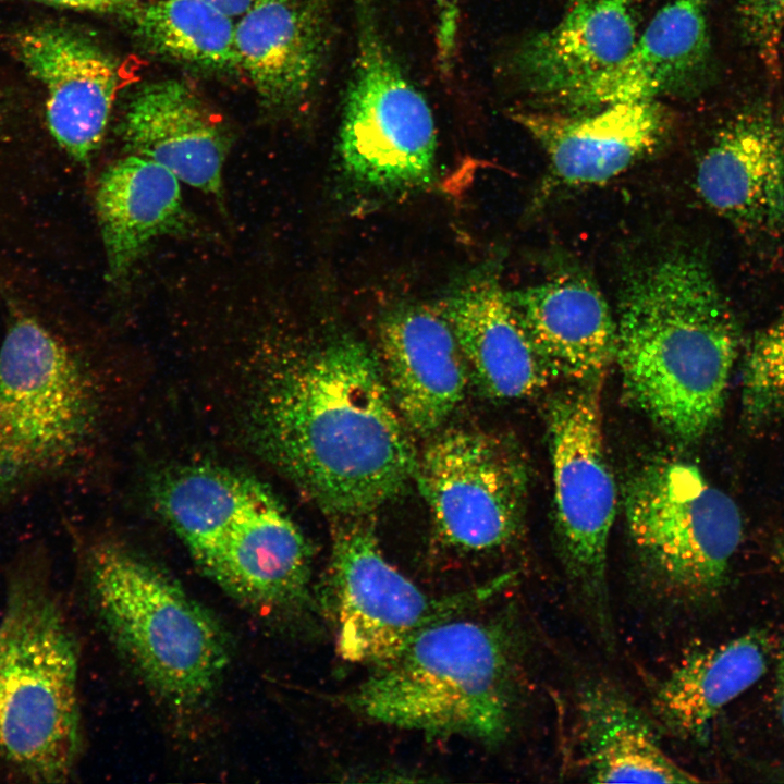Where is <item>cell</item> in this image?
I'll list each match as a JSON object with an SVG mask.
<instances>
[{
  "instance_id": "obj_1",
  "label": "cell",
  "mask_w": 784,
  "mask_h": 784,
  "mask_svg": "<svg viewBox=\"0 0 784 784\" xmlns=\"http://www.w3.org/2000/svg\"><path fill=\"white\" fill-rule=\"evenodd\" d=\"M243 383L254 449L324 512L367 514L414 478L418 456L363 342L341 336L278 356Z\"/></svg>"
},
{
  "instance_id": "obj_2",
  "label": "cell",
  "mask_w": 784,
  "mask_h": 784,
  "mask_svg": "<svg viewBox=\"0 0 784 784\" xmlns=\"http://www.w3.org/2000/svg\"><path fill=\"white\" fill-rule=\"evenodd\" d=\"M739 340L730 304L693 254L659 258L624 289L615 354L624 384L683 442L702 439L720 419Z\"/></svg>"
},
{
  "instance_id": "obj_3",
  "label": "cell",
  "mask_w": 784,
  "mask_h": 784,
  "mask_svg": "<svg viewBox=\"0 0 784 784\" xmlns=\"http://www.w3.org/2000/svg\"><path fill=\"white\" fill-rule=\"evenodd\" d=\"M78 664L44 568H19L0 616V781L70 780L83 743Z\"/></svg>"
},
{
  "instance_id": "obj_4",
  "label": "cell",
  "mask_w": 784,
  "mask_h": 784,
  "mask_svg": "<svg viewBox=\"0 0 784 784\" xmlns=\"http://www.w3.org/2000/svg\"><path fill=\"white\" fill-rule=\"evenodd\" d=\"M456 617L419 633L344 697L358 714L432 736L498 744L516 710L513 645L499 625Z\"/></svg>"
},
{
  "instance_id": "obj_5",
  "label": "cell",
  "mask_w": 784,
  "mask_h": 784,
  "mask_svg": "<svg viewBox=\"0 0 784 784\" xmlns=\"http://www.w3.org/2000/svg\"><path fill=\"white\" fill-rule=\"evenodd\" d=\"M85 575L106 630L148 684L175 709L201 706L229 662L226 638L215 617L122 544H93Z\"/></svg>"
},
{
  "instance_id": "obj_6",
  "label": "cell",
  "mask_w": 784,
  "mask_h": 784,
  "mask_svg": "<svg viewBox=\"0 0 784 784\" xmlns=\"http://www.w3.org/2000/svg\"><path fill=\"white\" fill-rule=\"evenodd\" d=\"M97 420L93 376L44 323L15 315L0 345V505L74 465Z\"/></svg>"
},
{
  "instance_id": "obj_7",
  "label": "cell",
  "mask_w": 784,
  "mask_h": 784,
  "mask_svg": "<svg viewBox=\"0 0 784 784\" xmlns=\"http://www.w3.org/2000/svg\"><path fill=\"white\" fill-rule=\"evenodd\" d=\"M630 537L654 585L679 601H702L725 584L744 524L735 501L683 461L646 466L627 483Z\"/></svg>"
},
{
  "instance_id": "obj_8",
  "label": "cell",
  "mask_w": 784,
  "mask_h": 784,
  "mask_svg": "<svg viewBox=\"0 0 784 784\" xmlns=\"http://www.w3.org/2000/svg\"><path fill=\"white\" fill-rule=\"evenodd\" d=\"M356 53L346 89L340 154L346 172L383 191L414 188L433 175L431 109L388 46L371 0H354Z\"/></svg>"
},
{
  "instance_id": "obj_9",
  "label": "cell",
  "mask_w": 784,
  "mask_h": 784,
  "mask_svg": "<svg viewBox=\"0 0 784 784\" xmlns=\"http://www.w3.org/2000/svg\"><path fill=\"white\" fill-rule=\"evenodd\" d=\"M558 534L568 575L593 620L610 628L607 556L616 486L607 457L601 379L555 399L549 414Z\"/></svg>"
},
{
  "instance_id": "obj_10",
  "label": "cell",
  "mask_w": 784,
  "mask_h": 784,
  "mask_svg": "<svg viewBox=\"0 0 784 784\" xmlns=\"http://www.w3.org/2000/svg\"><path fill=\"white\" fill-rule=\"evenodd\" d=\"M330 558L327 600L338 651L350 662L387 661L424 629L460 616L492 590L425 593L387 561L372 528L358 520L335 529Z\"/></svg>"
},
{
  "instance_id": "obj_11",
  "label": "cell",
  "mask_w": 784,
  "mask_h": 784,
  "mask_svg": "<svg viewBox=\"0 0 784 784\" xmlns=\"http://www.w3.org/2000/svg\"><path fill=\"white\" fill-rule=\"evenodd\" d=\"M414 479L438 536L454 549H497L522 527L527 470L502 438L474 429L445 430L418 456Z\"/></svg>"
},
{
  "instance_id": "obj_12",
  "label": "cell",
  "mask_w": 784,
  "mask_h": 784,
  "mask_svg": "<svg viewBox=\"0 0 784 784\" xmlns=\"http://www.w3.org/2000/svg\"><path fill=\"white\" fill-rule=\"evenodd\" d=\"M19 60L46 89V120L57 144L87 163L105 136L121 87L117 60L75 29L44 24L20 32Z\"/></svg>"
},
{
  "instance_id": "obj_13",
  "label": "cell",
  "mask_w": 784,
  "mask_h": 784,
  "mask_svg": "<svg viewBox=\"0 0 784 784\" xmlns=\"http://www.w3.org/2000/svg\"><path fill=\"white\" fill-rule=\"evenodd\" d=\"M331 28V0H259L240 17V69L266 110L289 118L310 105L330 56Z\"/></svg>"
},
{
  "instance_id": "obj_14",
  "label": "cell",
  "mask_w": 784,
  "mask_h": 784,
  "mask_svg": "<svg viewBox=\"0 0 784 784\" xmlns=\"http://www.w3.org/2000/svg\"><path fill=\"white\" fill-rule=\"evenodd\" d=\"M703 201L733 224L774 232L784 224V125L771 111L733 117L701 157L696 175Z\"/></svg>"
},
{
  "instance_id": "obj_15",
  "label": "cell",
  "mask_w": 784,
  "mask_h": 784,
  "mask_svg": "<svg viewBox=\"0 0 784 784\" xmlns=\"http://www.w3.org/2000/svg\"><path fill=\"white\" fill-rule=\"evenodd\" d=\"M379 360L393 403L411 430H438L462 402L468 366L440 314L404 307L388 315L379 331Z\"/></svg>"
},
{
  "instance_id": "obj_16",
  "label": "cell",
  "mask_w": 784,
  "mask_h": 784,
  "mask_svg": "<svg viewBox=\"0 0 784 784\" xmlns=\"http://www.w3.org/2000/svg\"><path fill=\"white\" fill-rule=\"evenodd\" d=\"M513 309L550 375L601 379L616 354V322L598 287L562 273L509 292Z\"/></svg>"
},
{
  "instance_id": "obj_17",
  "label": "cell",
  "mask_w": 784,
  "mask_h": 784,
  "mask_svg": "<svg viewBox=\"0 0 784 784\" xmlns=\"http://www.w3.org/2000/svg\"><path fill=\"white\" fill-rule=\"evenodd\" d=\"M122 136L132 155L155 161L180 182L221 198L229 137L185 82L171 78L140 87L127 105Z\"/></svg>"
},
{
  "instance_id": "obj_18",
  "label": "cell",
  "mask_w": 784,
  "mask_h": 784,
  "mask_svg": "<svg viewBox=\"0 0 784 784\" xmlns=\"http://www.w3.org/2000/svg\"><path fill=\"white\" fill-rule=\"evenodd\" d=\"M709 57L702 0H675L657 12L617 64L558 101L573 108L652 101L694 87Z\"/></svg>"
},
{
  "instance_id": "obj_19",
  "label": "cell",
  "mask_w": 784,
  "mask_h": 784,
  "mask_svg": "<svg viewBox=\"0 0 784 784\" xmlns=\"http://www.w3.org/2000/svg\"><path fill=\"white\" fill-rule=\"evenodd\" d=\"M546 151L553 174L569 185L604 183L657 146L665 127L656 100L616 102L586 115L514 113Z\"/></svg>"
},
{
  "instance_id": "obj_20",
  "label": "cell",
  "mask_w": 784,
  "mask_h": 784,
  "mask_svg": "<svg viewBox=\"0 0 784 784\" xmlns=\"http://www.w3.org/2000/svg\"><path fill=\"white\" fill-rule=\"evenodd\" d=\"M468 369L488 395L515 400L539 391L550 372L535 352L495 273L481 271L442 305Z\"/></svg>"
},
{
  "instance_id": "obj_21",
  "label": "cell",
  "mask_w": 784,
  "mask_h": 784,
  "mask_svg": "<svg viewBox=\"0 0 784 784\" xmlns=\"http://www.w3.org/2000/svg\"><path fill=\"white\" fill-rule=\"evenodd\" d=\"M637 39L634 0H589L516 50L514 72L529 91L554 100L617 64Z\"/></svg>"
},
{
  "instance_id": "obj_22",
  "label": "cell",
  "mask_w": 784,
  "mask_h": 784,
  "mask_svg": "<svg viewBox=\"0 0 784 784\" xmlns=\"http://www.w3.org/2000/svg\"><path fill=\"white\" fill-rule=\"evenodd\" d=\"M96 207L113 279L127 274L151 242L182 233L188 222L180 180L136 155L106 169L97 186Z\"/></svg>"
},
{
  "instance_id": "obj_23",
  "label": "cell",
  "mask_w": 784,
  "mask_h": 784,
  "mask_svg": "<svg viewBox=\"0 0 784 784\" xmlns=\"http://www.w3.org/2000/svg\"><path fill=\"white\" fill-rule=\"evenodd\" d=\"M577 723L580 758L591 782H700L664 751L646 715L608 684L583 691Z\"/></svg>"
},
{
  "instance_id": "obj_24",
  "label": "cell",
  "mask_w": 784,
  "mask_h": 784,
  "mask_svg": "<svg viewBox=\"0 0 784 784\" xmlns=\"http://www.w3.org/2000/svg\"><path fill=\"white\" fill-rule=\"evenodd\" d=\"M770 651L765 634L750 630L691 652L659 685V716L678 735L705 736L720 711L764 675Z\"/></svg>"
},
{
  "instance_id": "obj_25",
  "label": "cell",
  "mask_w": 784,
  "mask_h": 784,
  "mask_svg": "<svg viewBox=\"0 0 784 784\" xmlns=\"http://www.w3.org/2000/svg\"><path fill=\"white\" fill-rule=\"evenodd\" d=\"M148 49L185 65L229 72L240 69L233 19L207 0H159L127 16Z\"/></svg>"
},
{
  "instance_id": "obj_26",
  "label": "cell",
  "mask_w": 784,
  "mask_h": 784,
  "mask_svg": "<svg viewBox=\"0 0 784 784\" xmlns=\"http://www.w3.org/2000/svg\"><path fill=\"white\" fill-rule=\"evenodd\" d=\"M742 421L759 430L784 413V318L760 331L745 356Z\"/></svg>"
},
{
  "instance_id": "obj_27",
  "label": "cell",
  "mask_w": 784,
  "mask_h": 784,
  "mask_svg": "<svg viewBox=\"0 0 784 784\" xmlns=\"http://www.w3.org/2000/svg\"><path fill=\"white\" fill-rule=\"evenodd\" d=\"M745 37L771 71L779 65L784 33V0H738Z\"/></svg>"
},
{
  "instance_id": "obj_28",
  "label": "cell",
  "mask_w": 784,
  "mask_h": 784,
  "mask_svg": "<svg viewBox=\"0 0 784 784\" xmlns=\"http://www.w3.org/2000/svg\"><path fill=\"white\" fill-rule=\"evenodd\" d=\"M49 5L130 16L139 5L138 0H33Z\"/></svg>"
},
{
  "instance_id": "obj_29",
  "label": "cell",
  "mask_w": 784,
  "mask_h": 784,
  "mask_svg": "<svg viewBox=\"0 0 784 784\" xmlns=\"http://www.w3.org/2000/svg\"><path fill=\"white\" fill-rule=\"evenodd\" d=\"M215 8L231 19L242 17L259 0H207Z\"/></svg>"
},
{
  "instance_id": "obj_30",
  "label": "cell",
  "mask_w": 784,
  "mask_h": 784,
  "mask_svg": "<svg viewBox=\"0 0 784 784\" xmlns=\"http://www.w3.org/2000/svg\"><path fill=\"white\" fill-rule=\"evenodd\" d=\"M775 703L777 715L784 726V646L777 656L775 673Z\"/></svg>"
},
{
  "instance_id": "obj_31",
  "label": "cell",
  "mask_w": 784,
  "mask_h": 784,
  "mask_svg": "<svg viewBox=\"0 0 784 784\" xmlns=\"http://www.w3.org/2000/svg\"><path fill=\"white\" fill-rule=\"evenodd\" d=\"M775 558L779 565L784 569V537L775 543Z\"/></svg>"
},
{
  "instance_id": "obj_32",
  "label": "cell",
  "mask_w": 784,
  "mask_h": 784,
  "mask_svg": "<svg viewBox=\"0 0 784 784\" xmlns=\"http://www.w3.org/2000/svg\"><path fill=\"white\" fill-rule=\"evenodd\" d=\"M569 1L573 2V4H574V3L585 2V1H589V0H569Z\"/></svg>"
}]
</instances>
